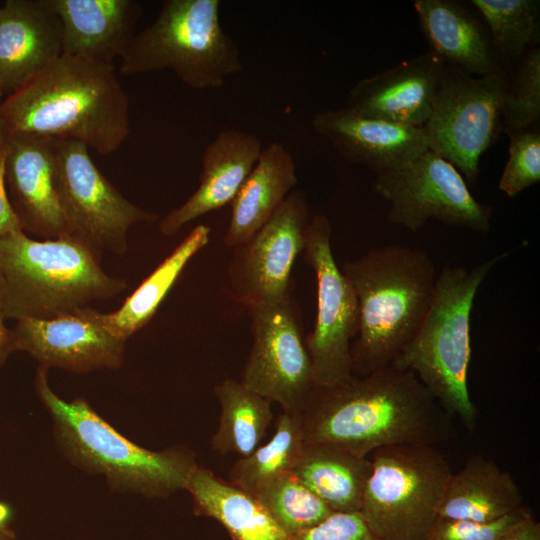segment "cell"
Instances as JSON below:
<instances>
[{"label":"cell","mask_w":540,"mask_h":540,"mask_svg":"<svg viewBox=\"0 0 540 540\" xmlns=\"http://www.w3.org/2000/svg\"><path fill=\"white\" fill-rule=\"evenodd\" d=\"M299 416L304 442L336 444L362 457L385 446H434L457 436L454 418L420 380L393 365L314 386Z\"/></svg>","instance_id":"6da1fadb"},{"label":"cell","mask_w":540,"mask_h":540,"mask_svg":"<svg viewBox=\"0 0 540 540\" xmlns=\"http://www.w3.org/2000/svg\"><path fill=\"white\" fill-rule=\"evenodd\" d=\"M0 126L7 133L79 142L108 155L130 132L129 101L113 64L62 54L6 96Z\"/></svg>","instance_id":"7a4b0ae2"},{"label":"cell","mask_w":540,"mask_h":540,"mask_svg":"<svg viewBox=\"0 0 540 540\" xmlns=\"http://www.w3.org/2000/svg\"><path fill=\"white\" fill-rule=\"evenodd\" d=\"M341 271L358 301L359 330L351 345L352 374L391 365L420 327L437 272L429 254L402 245L372 248Z\"/></svg>","instance_id":"3957f363"},{"label":"cell","mask_w":540,"mask_h":540,"mask_svg":"<svg viewBox=\"0 0 540 540\" xmlns=\"http://www.w3.org/2000/svg\"><path fill=\"white\" fill-rule=\"evenodd\" d=\"M48 369L36 371L35 391L49 412L61 451L75 465L101 474L116 491L166 498L186 490L198 465L182 446L152 451L135 444L105 421L83 398L65 401L49 386Z\"/></svg>","instance_id":"277c9868"},{"label":"cell","mask_w":540,"mask_h":540,"mask_svg":"<svg viewBox=\"0 0 540 540\" xmlns=\"http://www.w3.org/2000/svg\"><path fill=\"white\" fill-rule=\"evenodd\" d=\"M100 257L63 235L35 239L22 230L0 237V276L7 319H51L110 299L127 288Z\"/></svg>","instance_id":"5b68a950"},{"label":"cell","mask_w":540,"mask_h":540,"mask_svg":"<svg viewBox=\"0 0 540 540\" xmlns=\"http://www.w3.org/2000/svg\"><path fill=\"white\" fill-rule=\"evenodd\" d=\"M507 253L468 269L445 265L435 283L427 313L417 332L391 364L411 371L440 406L473 432L477 409L467 385L471 358L470 321L477 292Z\"/></svg>","instance_id":"8992f818"},{"label":"cell","mask_w":540,"mask_h":540,"mask_svg":"<svg viewBox=\"0 0 540 540\" xmlns=\"http://www.w3.org/2000/svg\"><path fill=\"white\" fill-rule=\"evenodd\" d=\"M219 0H165L120 58L123 75L169 70L185 85L217 89L242 70L238 45L223 29Z\"/></svg>","instance_id":"52a82bcc"},{"label":"cell","mask_w":540,"mask_h":540,"mask_svg":"<svg viewBox=\"0 0 540 540\" xmlns=\"http://www.w3.org/2000/svg\"><path fill=\"white\" fill-rule=\"evenodd\" d=\"M360 515L379 540H427L452 475L432 445L378 448L369 458Z\"/></svg>","instance_id":"ba28073f"},{"label":"cell","mask_w":540,"mask_h":540,"mask_svg":"<svg viewBox=\"0 0 540 540\" xmlns=\"http://www.w3.org/2000/svg\"><path fill=\"white\" fill-rule=\"evenodd\" d=\"M506 70L473 76L445 64L428 120L423 126L429 150L474 183L482 154L501 126Z\"/></svg>","instance_id":"9c48e42d"},{"label":"cell","mask_w":540,"mask_h":540,"mask_svg":"<svg viewBox=\"0 0 540 540\" xmlns=\"http://www.w3.org/2000/svg\"><path fill=\"white\" fill-rule=\"evenodd\" d=\"M53 145L66 235L100 258L104 251L124 255L129 229L158 216L126 199L97 168L86 145L59 139Z\"/></svg>","instance_id":"30bf717a"},{"label":"cell","mask_w":540,"mask_h":540,"mask_svg":"<svg viewBox=\"0 0 540 540\" xmlns=\"http://www.w3.org/2000/svg\"><path fill=\"white\" fill-rule=\"evenodd\" d=\"M375 174L372 190L388 202L390 224L417 232L436 219L477 233L490 230L492 208L477 201L461 173L429 149Z\"/></svg>","instance_id":"8fae6325"},{"label":"cell","mask_w":540,"mask_h":540,"mask_svg":"<svg viewBox=\"0 0 540 540\" xmlns=\"http://www.w3.org/2000/svg\"><path fill=\"white\" fill-rule=\"evenodd\" d=\"M303 251L317 281L316 321L305 342L314 386H328L352 374L350 341L359 330L358 301L334 259L331 224L324 214L311 217Z\"/></svg>","instance_id":"7c38bea8"},{"label":"cell","mask_w":540,"mask_h":540,"mask_svg":"<svg viewBox=\"0 0 540 540\" xmlns=\"http://www.w3.org/2000/svg\"><path fill=\"white\" fill-rule=\"evenodd\" d=\"M253 342L241 383L283 412H302L313 388L310 356L290 295L249 308Z\"/></svg>","instance_id":"4fadbf2b"},{"label":"cell","mask_w":540,"mask_h":540,"mask_svg":"<svg viewBox=\"0 0 540 540\" xmlns=\"http://www.w3.org/2000/svg\"><path fill=\"white\" fill-rule=\"evenodd\" d=\"M309 204L304 192H291L272 217L234 248L228 265L231 297L248 308L289 295L291 272L304 250Z\"/></svg>","instance_id":"5bb4252c"},{"label":"cell","mask_w":540,"mask_h":540,"mask_svg":"<svg viewBox=\"0 0 540 540\" xmlns=\"http://www.w3.org/2000/svg\"><path fill=\"white\" fill-rule=\"evenodd\" d=\"M13 350L23 351L40 366L85 374L118 369L126 341L103 324L100 312L83 307L51 319H21L11 329Z\"/></svg>","instance_id":"9a60e30c"},{"label":"cell","mask_w":540,"mask_h":540,"mask_svg":"<svg viewBox=\"0 0 540 540\" xmlns=\"http://www.w3.org/2000/svg\"><path fill=\"white\" fill-rule=\"evenodd\" d=\"M6 134L5 185L22 231L43 240L66 235L53 139Z\"/></svg>","instance_id":"2e32d148"},{"label":"cell","mask_w":540,"mask_h":540,"mask_svg":"<svg viewBox=\"0 0 540 540\" xmlns=\"http://www.w3.org/2000/svg\"><path fill=\"white\" fill-rule=\"evenodd\" d=\"M444 66L430 50L404 60L358 81L349 92L345 108L362 117L423 127Z\"/></svg>","instance_id":"e0dca14e"},{"label":"cell","mask_w":540,"mask_h":540,"mask_svg":"<svg viewBox=\"0 0 540 540\" xmlns=\"http://www.w3.org/2000/svg\"><path fill=\"white\" fill-rule=\"evenodd\" d=\"M63 54L62 26L49 0H6L0 7V84L15 92Z\"/></svg>","instance_id":"ac0fdd59"},{"label":"cell","mask_w":540,"mask_h":540,"mask_svg":"<svg viewBox=\"0 0 540 540\" xmlns=\"http://www.w3.org/2000/svg\"><path fill=\"white\" fill-rule=\"evenodd\" d=\"M311 126L345 160L375 173L399 167L428 149L423 127L362 117L345 107L317 112Z\"/></svg>","instance_id":"d6986e66"},{"label":"cell","mask_w":540,"mask_h":540,"mask_svg":"<svg viewBox=\"0 0 540 540\" xmlns=\"http://www.w3.org/2000/svg\"><path fill=\"white\" fill-rule=\"evenodd\" d=\"M263 150L256 135L226 129L205 147L197 190L159 222L165 236L177 233L188 222L231 203Z\"/></svg>","instance_id":"ffe728a7"},{"label":"cell","mask_w":540,"mask_h":540,"mask_svg":"<svg viewBox=\"0 0 540 540\" xmlns=\"http://www.w3.org/2000/svg\"><path fill=\"white\" fill-rule=\"evenodd\" d=\"M62 26L63 54L113 64L137 33L135 0H49Z\"/></svg>","instance_id":"44dd1931"},{"label":"cell","mask_w":540,"mask_h":540,"mask_svg":"<svg viewBox=\"0 0 540 540\" xmlns=\"http://www.w3.org/2000/svg\"><path fill=\"white\" fill-rule=\"evenodd\" d=\"M413 7L429 50L473 76L505 70L483 20L455 0H415Z\"/></svg>","instance_id":"7402d4cb"},{"label":"cell","mask_w":540,"mask_h":540,"mask_svg":"<svg viewBox=\"0 0 540 540\" xmlns=\"http://www.w3.org/2000/svg\"><path fill=\"white\" fill-rule=\"evenodd\" d=\"M297 181L294 158L285 146L272 142L263 148L231 202L224 244L236 248L251 238L282 205Z\"/></svg>","instance_id":"603a6c76"},{"label":"cell","mask_w":540,"mask_h":540,"mask_svg":"<svg viewBox=\"0 0 540 540\" xmlns=\"http://www.w3.org/2000/svg\"><path fill=\"white\" fill-rule=\"evenodd\" d=\"M520 487L510 472L481 454L471 455L451 475L438 508V517L488 522L522 506Z\"/></svg>","instance_id":"cb8c5ba5"},{"label":"cell","mask_w":540,"mask_h":540,"mask_svg":"<svg viewBox=\"0 0 540 540\" xmlns=\"http://www.w3.org/2000/svg\"><path fill=\"white\" fill-rule=\"evenodd\" d=\"M197 516L216 520L232 540H293L251 494L197 465L186 486Z\"/></svg>","instance_id":"d4e9b609"},{"label":"cell","mask_w":540,"mask_h":540,"mask_svg":"<svg viewBox=\"0 0 540 540\" xmlns=\"http://www.w3.org/2000/svg\"><path fill=\"white\" fill-rule=\"evenodd\" d=\"M371 462L332 443L304 442L292 474L333 512L359 513Z\"/></svg>","instance_id":"484cf974"},{"label":"cell","mask_w":540,"mask_h":540,"mask_svg":"<svg viewBox=\"0 0 540 540\" xmlns=\"http://www.w3.org/2000/svg\"><path fill=\"white\" fill-rule=\"evenodd\" d=\"M210 227L196 226L175 250L112 313H101L106 328L126 341L154 316L186 265L209 242Z\"/></svg>","instance_id":"4316f807"},{"label":"cell","mask_w":540,"mask_h":540,"mask_svg":"<svg viewBox=\"0 0 540 540\" xmlns=\"http://www.w3.org/2000/svg\"><path fill=\"white\" fill-rule=\"evenodd\" d=\"M214 393L220 406L219 424L211 439L212 449L238 458L250 455L261 445L273 420L271 402L241 381L227 378Z\"/></svg>","instance_id":"83f0119b"},{"label":"cell","mask_w":540,"mask_h":540,"mask_svg":"<svg viewBox=\"0 0 540 540\" xmlns=\"http://www.w3.org/2000/svg\"><path fill=\"white\" fill-rule=\"evenodd\" d=\"M304 444L300 416L282 412L271 438L250 455L238 458L229 482L254 495L267 484L292 472Z\"/></svg>","instance_id":"f1b7e54d"},{"label":"cell","mask_w":540,"mask_h":540,"mask_svg":"<svg viewBox=\"0 0 540 540\" xmlns=\"http://www.w3.org/2000/svg\"><path fill=\"white\" fill-rule=\"evenodd\" d=\"M502 65H512L540 42V1L471 0Z\"/></svg>","instance_id":"f546056e"},{"label":"cell","mask_w":540,"mask_h":540,"mask_svg":"<svg viewBox=\"0 0 540 540\" xmlns=\"http://www.w3.org/2000/svg\"><path fill=\"white\" fill-rule=\"evenodd\" d=\"M253 496L290 535L316 526L333 513L292 472L267 484Z\"/></svg>","instance_id":"4dcf8cb0"},{"label":"cell","mask_w":540,"mask_h":540,"mask_svg":"<svg viewBox=\"0 0 540 540\" xmlns=\"http://www.w3.org/2000/svg\"><path fill=\"white\" fill-rule=\"evenodd\" d=\"M502 96L501 119L508 136L529 130L540 120V48L529 49L514 64Z\"/></svg>","instance_id":"1f68e13d"},{"label":"cell","mask_w":540,"mask_h":540,"mask_svg":"<svg viewBox=\"0 0 540 540\" xmlns=\"http://www.w3.org/2000/svg\"><path fill=\"white\" fill-rule=\"evenodd\" d=\"M509 138V157L498 188L514 197L540 181V132L535 126Z\"/></svg>","instance_id":"d6a6232c"},{"label":"cell","mask_w":540,"mask_h":540,"mask_svg":"<svg viewBox=\"0 0 540 540\" xmlns=\"http://www.w3.org/2000/svg\"><path fill=\"white\" fill-rule=\"evenodd\" d=\"M533 516L530 509L517 510L493 521L477 522L438 517L431 527L427 540H497L502 534Z\"/></svg>","instance_id":"836d02e7"},{"label":"cell","mask_w":540,"mask_h":540,"mask_svg":"<svg viewBox=\"0 0 540 540\" xmlns=\"http://www.w3.org/2000/svg\"><path fill=\"white\" fill-rule=\"evenodd\" d=\"M293 540H379L360 513L333 512L325 520L292 535Z\"/></svg>","instance_id":"e575fe53"},{"label":"cell","mask_w":540,"mask_h":540,"mask_svg":"<svg viewBox=\"0 0 540 540\" xmlns=\"http://www.w3.org/2000/svg\"><path fill=\"white\" fill-rule=\"evenodd\" d=\"M6 131L0 126V237L22 230L5 185Z\"/></svg>","instance_id":"d590c367"},{"label":"cell","mask_w":540,"mask_h":540,"mask_svg":"<svg viewBox=\"0 0 540 540\" xmlns=\"http://www.w3.org/2000/svg\"><path fill=\"white\" fill-rule=\"evenodd\" d=\"M497 540H540V523L531 516L502 534Z\"/></svg>","instance_id":"8d00e7d4"},{"label":"cell","mask_w":540,"mask_h":540,"mask_svg":"<svg viewBox=\"0 0 540 540\" xmlns=\"http://www.w3.org/2000/svg\"><path fill=\"white\" fill-rule=\"evenodd\" d=\"M7 320L4 307V286L0 276V368L5 363L9 354L13 350L11 329H9L5 321Z\"/></svg>","instance_id":"74e56055"},{"label":"cell","mask_w":540,"mask_h":540,"mask_svg":"<svg viewBox=\"0 0 540 540\" xmlns=\"http://www.w3.org/2000/svg\"><path fill=\"white\" fill-rule=\"evenodd\" d=\"M13 515L12 506L8 502L0 500V531L10 527Z\"/></svg>","instance_id":"f35d334b"},{"label":"cell","mask_w":540,"mask_h":540,"mask_svg":"<svg viewBox=\"0 0 540 540\" xmlns=\"http://www.w3.org/2000/svg\"><path fill=\"white\" fill-rule=\"evenodd\" d=\"M0 540H17L15 531L11 527L1 530Z\"/></svg>","instance_id":"ab89813d"},{"label":"cell","mask_w":540,"mask_h":540,"mask_svg":"<svg viewBox=\"0 0 540 540\" xmlns=\"http://www.w3.org/2000/svg\"><path fill=\"white\" fill-rule=\"evenodd\" d=\"M2 96H4V94H3V90H2V87H1V84H0V98H1Z\"/></svg>","instance_id":"60d3db41"}]
</instances>
